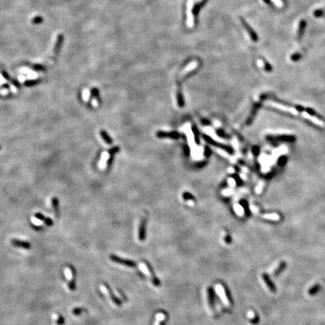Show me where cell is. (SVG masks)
Segmentation results:
<instances>
[{
	"label": "cell",
	"mask_w": 325,
	"mask_h": 325,
	"mask_svg": "<svg viewBox=\"0 0 325 325\" xmlns=\"http://www.w3.org/2000/svg\"><path fill=\"white\" fill-rule=\"evenodd\" d=\"M119 151H120V149H119L118 147H114V148H111L110 150L109 151V153L110 154V155L113 156V155H114L116 153H117Z\"/></svg>",
	"instance_id": "obj_17"
},
{
	"label": "cell",
	"mask_w": 325,
	"mask_h": 325,
	"mask_svg": "<svg viewBox=\"0 0 325 325\" xmlns=\"http://www.w3.org/2000/svg\"><path fill=\"white\" fill-rule=\"evenodd\" d=\"M35 217L37 219L40 220V221H44L45 224L48 225V226H52L53 225V221L49 218H45V216H44L41 213H36V214H35Z\"/></svg>",
	"instance_id": "obj_10"
},
{
	"label": "cell",
	"mask_w": 325,
	"mask_h": 325,
	"mask_svg": "<svg viewBox=\"0 0 325 325\" xmlns=\"http://www.w3.org/2000/svg\"><path fill=\"white\" fill-rule=\"evenodd\" d=\"M103 290H104L105 292H106L107 294H109V296H110V298L111 300V301H112L114 303H115L116 305H120L121 304V302L120 300H119L117 298V297H115V296L114 295V294L111 293V291L110 288H109V287H108L106 284H105L104 287H103Z\"/></svg>",
	"instance_id": "obj_7"
},
{
	"label": "cell",
	"mask_w": 325,
	"mask_h": 325,
	"mask_svg": "<svg viewBox=\"0 0 325 325\" xmlns=\"http://www.w3.org/2000/svg\"><path fill=\"white\" fill-rule=\"evenodd\" d=\"M262 278L263 279L264 282H265V284H266V286H267L268 288H269V290H270L271 292L276 293L277 289H276V285H275L274 283H273V282L271 280L269 275H267L266 273H263V274L262 275Z\"/></svg>",
	"instance_id": "obj_4"
},
{
	"label": "cell",
	"mask_w": 325,
	"mask_h": 325,
	"mask_svg": "<svg viewBox=\"0 0 325 325\" xmlns=\"http://www.w3.org/2000/svg\"><path fill=\"white\" fill-rule=\"evenodd\" d=\"M110 259L112 261H114V262L117 263L123 264L124 266H129V267H135V265H136L135 263L133 262V261H129V260H124L123 258H119V257H117L116 255H111Z\"/></svg>",
	"instance_id": "obj_3"
},
{
	"label": "cell",
	"mask_w": 325,
	"mask_h": 325,
	"mask_svg": "<svg viewBox=\"0 0 325 325\" xmlns=\"http://www.w3.org/2000/svg\"><path fill=\"white\" fill-rule=\"evenodd\" d=\"M303 117H305L306 119L307 118L309 119V120H310L312 122H313L314 124H315L316 125L320 126V127H324L325 126L324 123L323 121H321V120H319V119L316 118V117H313V116H310V115H309V113H307V114H306V113H303Z\"/></svg>",
	"instance_id": "obj_8"
},
{
	"label": "cell",
	"mask_w": 325,
	"mask_h": 325,
	"mask_svg": "<svg viewBox=\"0 0 325 325\" xmlns=\"http://www.w3.org/2000/svg\"><path fill=\"white\" fill-rule=\"evenodd\" d=\"M321 289V286L320 284H316L315 285L312 286L308 290V294L310 296H315V294H317Z\"/></svg>",
	"instance_id": "obj_12"
},
{
	"label": "cell",
	"mask_w": 325,
	"mask_h": 325,
	"mask_svg": "<svg viewBox=\"0 0 325 325\" xmlns=\"http://www.w3.org/2000/svg\"><path fill=\"white\" fill-rule=\"evenodd\" d=\"M141 268H142V269L143 270V272H145V274L150 276L152 282H153V284L154 285H159L160 284V281L154 276L153 272H152L151 268L148 266V264L146 263H142L141 264Z\"/></svg>",
	"instance_id": "obj_2"
},
{
	"label": "cell",
	"mask_w": 325,
	"mask_h": 325,
	"mask_svg": "<svg viewBox=\"0 0 325 325\" xmlns=\"http://www.w3.org/2000/svg\"><path fill=\"white\" fill-rule=\"evenodd\" d=\"M145 238V221H142L139 227V239L143 240Z\"/></svg>",
	"instance_id": "obj_14"
},
{
	"label": "cell",
	"mask_w": 325,
	"mask_h": 325,
	"mask_svg": "<svg viewBox=\"0 0 325 325\" xmlns=\"http://www.w3.org/2000/svg\"><path fill=\"white\" fill-rule=\"evenodd\" d=\"M51 203H52V206H53L55 212L58 213V211H59V200H58L57 197H53Z\"/></svg>",
	"instance_id": "obj_15"
},
{
	"label": "cell",
	"mask_w": 325,
	"mask_h": 325,
	"mask_svg": "<svg viewBox=\"0 0 325 325\" xmlns=\"http://www.w3.org/2000/svg\"><path fill=\"white\" fill-rule=\"evenodd\" d=\"M263 218H267V219H271V220H279V216L278 215H276V214L263 215Z\"/></svg>",
	"instance_id": "obj_16"
},
{
	"label": "cell",
	"mask_w": 325,
	"mask_h": 325,
	"mask_svg": "<svg viewBox=\"0 0 325 325\" xmlns=\"http://www.w3.org/2000/svg\"><path fill=\"white\" fill-rule=\"evenodd\" d=\"M216 288L218 294H220V296L222 298L224 303L227 304V305L232 304V299L230 297V296H229V290H227V288L225 286L222 285V284H218Z\"/></svg>",
	"instance_id": "obj_1"
},
{
	"label": "cell",
	"mask_w": 325,
	"mask_h": 325,
	"mask_svg": "<svg viewBox=\"0 0 325 325\" xmlns=\"http://www.w3.org/2000/svg\"><path fill=\"white\" fill-rule=\"evenodd\" d=\"M208 300L210 306L211 308H214V303H215V293L213 291L211 287L208 288Z\"/></svg>",
	"instance_id": "obj_11"
},
{
	"label": "cell",
	"mask_w": 325,
	"mask_h": 325,
	"mask_svg": "<svg viewBox=\"0 0 325 325\" xmlns=\"http://www.w3.org/2000/svg\"><path fill=\"white\" fill-rule=\"evenodd\" d=\"M286 267H287V263H286V261H282V262H280V263L279 264L278 267L275 269L274 272H273V275H274L275 276H279V275H280L281 273H282V272L286 269Z\"/></svg>",
	"instance_id": "obj_9"
},
{
	"label": "cell",
	"mask_w": 325,
	"mask_h": 325,
	"mask_svg": "<svg viewBox=\"0 0 325 325\" xmlns=\"http://www.w3.org/2000/svg\"><path fill=\"white\" fill-rule=\"evenodd\" d=\"M112 160H113V157H112V156H111V157H109V160H108V161H107V166H109V167L110 166L111 164V163H112Z\"/></svg>",
	"instance_id": "obj_21"
},
{
	"label": "cell",
	"mask_w": 325,
	"mask_h": 325,
	"mask_svg": "<svg viewBox=\"0 0 325 325\" xmlns=\"http://www.w3.org/2000/svg\"><path fill=\"white\" fill-rule=\"evenodd\" d=\"M83 311H85V309H81V308H76V309H75L74 310H73V314L76 315H80V314L81 313V312H83Z\"/></svg>",
	"instance_id": "obj_19"
},
{
	"label": "cell",
	"mask_w": 325,
	"mask_h": 325,
	"mask_svg": "<svg viewBox=\"0 0 325 325\" xmlns=\"http://www.w3.org/2000/svg\"><path fill=\"white\" fill-rule=\"evenodd\" d=\"M270 105H272V106H274V107L277 108V109H281V110H282V111H287V112L291 113V114H294V115H297V114H298L297 111H296L294 109H290V108L285 107V106H282V105L277 104V103H274V102H272V103H270Z\"/></svg>",
	"instance_id": "obj_6"
},
{
	"label": "cell",
	"mask_w": 325,
	"mask_h": 325,
	"mask_svg": "<svg viewBox=\"0 0 325 325\" xmlns=\"http://www.w3.org/2000/svg\"><path fill=\"white\" fill-rule=\"evenodd\" d=\"M0 148H1V146H0Z\"/></svg>",
	"instance_id": "obj_22"
},
{
	"label": "cell",
	"mask_w": 325,
	"mask_h": 325,
	"mask_svg": "<svg viewBox=\"0 0 325 325\" xmlns=\"http://www.w3.org/2000/svg\"><path fill=\"white\" fill-rule=\"evenodd\" d=\"M91 93H92L93 96H94V97L96 98V99H99V92H98V90L97 89H93L92 91H91Z\"/></svg>",
	"instance_id": "obj_20"
},
{
	"label": "cell",
	"mask_w": 325,
	"mask_h": 325,
	"mask_svg": "<svg viewBox=\"0 0 325 325\" xmlns=\"http://www.w3.org/2000/svg\"><path fill=\"white\" fill-rule=\"evenodd\" d=\"M56 324L59 325H62L64 324V318H63V317H62L61 315H58V318H56Z\"/></svg>",
	"instance_id": "obj_18"
},
{
	"label": "cell",
	"mask_w": 325,
	"mask_h": 325,
	"mask_svg": "<svg viewBox=\"0 0 325 325\" xmlns=\"http://www.w3.org/2000/svg\"><path fill=\"white\" fill-rule=\"evenodd\" d=\"M100 135L102 136V138L103 139V140L106 142L107 144L110 145L113 142L112 139L110 137V135L106 132V131L105 130H101L100 131Z\"/></svg>",
	"instance_id": "obj_13"
},
{
	"label": "cell",
	"mask_w": 325,
	"mask_h": 325,
	"mask_svg": "<svg viewBox=\"0 0 325 325\" xmlns=\"http://www.w3.org/2000/svg\"><path fill=\"white\" fill-rule=\"evenodd\" d=\"M12 244L16 247L22 248L25 249H30L31 248V245L28 242L22 241V240H18V239H12Z\"/></svg>",
	"instance_id": "obj_5"
}]
</instances>
